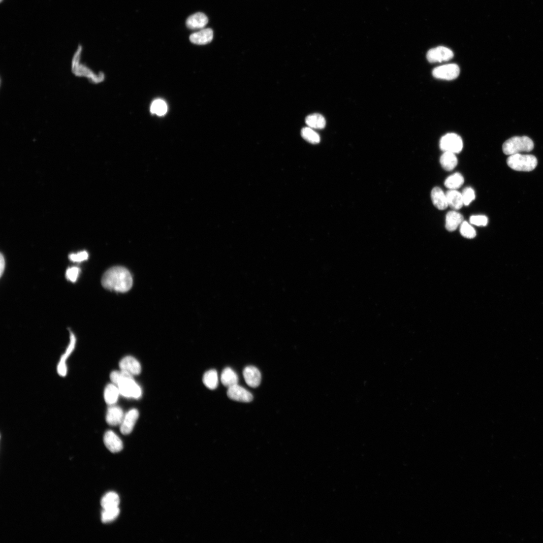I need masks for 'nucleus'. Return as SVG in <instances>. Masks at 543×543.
<instances>
[{"label":"nucleus","instance_id":"5701e85b","mask_svg":"<svg viewBox=\"0 0 543 543\" xmlns=\"http://www.w3.org/2000/svg\"><path fill=\"white\" fill-rule=\"evenodd\" d=\"M305 123L310 128L315 129H322L326 125L324 117L318 113L311 114L307 117Z\"/></svg>","mask_w":543,"mask_h":543},{"label":"nucleus","instance_id":"2eb2a0df","mask_svg":"<svg viewBox=\"0 0 543 543\" xmlns=\"http://www.w3.org/2000/svg\"><path fill=\"white\" fill-rule=\"evenodd\" d=\"M214 38V32L210 29H202L192 34L191 41L195 44L204 45L209 43Z\"/></svg>","mask_w":543,"mask_h":543},{"label":"nucleus","instance_id":"f3484780","mask_svg":"<svg viewBox=\"0 0 543 543\" xmlns=\"http://www.w3.org/2000/svg\"><path fill=\"white\" fill-rule=\"evenodd\" d=\"M431 199L434 205L439 210H445L448 206L446 193L439 187H436L433 189Z\"/></svg>","mask_w":543,"mask_h":543},{"label":"nucleus","instance_id":"e433bc0d","mask_svg":"<svg viewBox=\"0 0 543 543\" xmlns=\"http://www.w3.org/2000/svg\"><path fill=\"white\" fill-rule=\"evenodd\" d=\"M2 1H3V0H1V2H2Z\"/></svg>","mask_w":543,"mask_h":543},{"label":"nucleus","instance_id":"9d476101","mask_svg":"<svg viewBox=\"0 0 543 543\" xmlns=\"http://www.w3.org/2000/svg\"><path fill=\"white\" fill-rule=\"evenodd\" d=\"M139 416L138 411L132 409L127 413L120 425V430L124 435H128L132 431Z\"/></svg>","mask_w":543,"mask_h":543},{"label":"nucleus","instance_id":"9b49d317","mask_svg":"<svg viewBox=\"0 0 543 543\" xmlns=\"http://www.w3.org/2000/svg\"><path fill=\"white\" fill-rule=\"evenodd\" d=\"M243 376L247 384L252 388H256L261 383V372L254 366L246 367L243 371Z\"/></svg>","mask_w":543,"mask_h":543},{"label":"nucleus","instance_id":"f03ea898","mask_svg":"<svg viewBox=\"0 0 543 543\" xmlns=\"http://www.w3.org/2000/svg\"><path fill=\"white\" fill-rule=\"evenodd\" d=\"M113 384L119 388L120 394L127 398H139L142 391L135 382L133 376L126 372L113 371L110 375Z\"/></svg>","mask_w":543,"mask_h":543},{"label":"nucleus","instance_id":"dca6fc26","mask_svg":"<svg viewBox=\"0 0 543 543\" xmlns=\"http://www.w3.org/2000/svg\"><path fill=\"white\" fill-rule=\"evenodd\" d=\"M463 222V217L455 211L448 212L446 218V228L448 231L457 229Z\"/></svg>","mask_w":543,"mask_h":543},{"label":"nucleus","instance_id":"a211bd4d","mask_svg":"<svg viewBox=\"0 0 543 543\" xmlns=\"http://www.w3.org/2000/svg\"><path fill=\"white\" fill-rule=\"evenodd\" d=\"M446 195L448 206H450L452 209L459 210L464 205L462 193L456 190L448 191L446 192Z\"/></svg>","mask_w":543,"mask_h":543},{"label":"nucleus","instance_id":"412c9836","mask_svg":"<svg viewBox=\"0 0 543 543\" xmlns=\"http://www.w3.org/2000/svg\"><path fill=\"white\" fill-rule=\"evenodd\" d=\"M120 394L119 389L116 385L113 383L108 384L105 388L104 393L106 403L109 406L114 405Z\"/></svg>","mask_w":543,"mask_h":543},{"label":"nucleus","instance_id":"c756f323","mask_svg":"<svg viewBox=\"0 0 543 543\" xmlns=\"http://www.w3.org/2000/svg\"><path fill=\"white\" fill-rule=\"evenodd\" d=\"M76 344V338L72 332H70V342L66 349L65 352L61 358L60 362L66 363L68 357H69L75 349Z\"/></svg>","mask_w":543,"mask_h":543},{"label":"nucleus","instance_id":"f8f14e48","mask_svg":"<svg viewBox=\"0 0 543 543\" xmlns=\"http://www.w3.org/2000/svg\"><path fill=\"white\" fill-rule=\"evenodd\" d=\"M124 416V413L122 408L114 405L110 406L107 411L106 420L110 426H116L121 425Z\"/></svg>","mask_w":543,"mask_h":543},{"label":"nucleus","instance_id":"b1692460","mask_svg":"<svg viewBox=\"0 0 543 543\" xmlns=\"http://www.w3.org/2000/svg\"><path fill=\"white\" fill-rule=\"evenodd\" d=\"M203 382L204 385L209 389L211 390L216 389L219 384L217 371L214 369L207 371L203 376Z\"/></svg>","mask_w":543,"mask_h":543},{"label":"nucleus","instance_id":"4468645a","mask_svg":"<svg viewBox=\"0 0 543 543\" xmlns=\"http://www.w3.org/2000/svg\"><path fill=\"white\" fill-rule=\"evenodd\" d=\"M208 19L203 13L198 12L189 17L186 22L188 28L191 30H202L207 25Z\"/></svg>","mask_w":543,"mask_h":543},{"label":"nucleus","instance_id":"20e7f679","mask_svg":"<svg viewBox=\"0 0 543 543\" xmlns=\"http://www.w3.org/2000/svg\"><path fill=\"white\" fill-rule=\"evenodd\" d=\"M507 163L515 171L530 172L536 168L538 161L533 155L517 154L510 156L507 159Z\"/></svg>","mask_w":543,"mask_h":543},{"label":"nucleus","instance_id":"2f4dec72","mask_svg":"<svg viewBox=\"0 0 543 543\" xmlns=\"http://www.w3.org/2000/svg\"><path fill=\"white\" fill-rule=\"evenodd\" d=\"M70 261L75 263H81L87 260L89 258L88 253L86 251L77 253H73L68 256Z\"/></svg>","mask_w":543,"mask_h":543},{"label":"nucleus","instance_id":"6e6552de","mask_svg":"<svg viewBox=\"0 0 543 543\" xmlns=\"http://www.w3.org/2000/svg\"><path fill=\"white\" fill-rule=\"evenodd\" d=\"M228 397L231 400L243 403H250L253 400L252 394L238 384L228 388Z\"/></svg>","mask_w":543,"mask_h":543},{"label":"nucleus","instance_id":"cd10ccee","mask_svg":"<svg viewBox=\"0 0 543 543\" xmlns=\"http://www.w3.org/2000/svg\"><path fill=\"white\" fill-rule=\"evenodd\" d=\"M120 513V510L118 508L105 509L102 512L101 520L104 523H108L114 521Z\"/></svg>","mask_w":543,"mask_h":543},{"label":"nucleus","instance_id":"c85d7f7f","mask_svg":"<svg viewBox=\"0 0 543 543\" xmlns=\"http://www.w3.org/2000/svg\"><path fill=\"white\" fill-rule=\"evenodd\" d=\"M460 231L463 237L467 239H474L477 235L475 229L466 222H463L461 224Z\"/></svg>","mask_w":543,"mask_h":543},{"label":"nucleus","instance_id":"1a4fd4ad","mask_svg":"<svg viewBox=\"0 0 543 543\" xmlns=\"http://www.w3.org/2000/svg\"><path fill=\"white\" fill-rule=\"evenodd\" d=\"M104 443L108 449L113 453L121 452L124 445L122 440L114 432L107 431L104 436Z\"/></svg>","mask_w":543,"mask_h":543},{"label":"nucleus","instance_id":"c9c22d12","mask_svg":"<svg viewBox=\"0 0 543 543\" xmlns=\"http://www.w3.org/2000/svg\"><path fill=\"white\" fill-rule=\"evenodd\" d=\"M5 268V259L1 254L0 256V275L2 277Z\"/></svg>","mask_w":543,"mask_h":543},{"label":"nucleus","instance_id":"423d86ee","mask_svg":"<svg viewBox=\"0 0 543 543\" xmlns=\"http://www.w3.org/2000/svg\"><path fill=\"white\" fill-rule=\"evenodd\" d=\"M460 74V68L456 64H447L435 68L432 72L433 76L437 79L453 80L456 79Z\"/></svg>","mask_w":543,"mask_h":543},{"label":"nucleus","instance_id":"ddd939ff","mask_svg":"<svg viewBox=\"0 0 543 543\" xmlns=\"http://www.w3.org/2000/svg\"><path fill=\"white\" fill-rule=\"evenodd\" d=\"M119 366L121 371L126 372L132 376L139 375L141 371L139 362L131 356L124 358L120 362Z\"/></svg>","mask_w":543,"mask_h":543},{"label":"nucleus","instance_id":"393cba45","mask_svg":"<svg viewBox=\"0 0 543 543\" xmlns=\"http://www.w3.org/2000/svg\"><path fill=\"white\" fill-rule=\"evenodd\" d=\"M464 179L463 176L459 173H455L448 177L445 181V186L450 190H456L460 188L464 184Z\"/></svg>","mask_w":543,"mask_h":543},{"label":"nucleus","instance_id":"72a5a7b5","mask_svg":"<svg viewBox=\"0 0 543 543\" xmlns=\"http://www.w3.org/2000/svg\"><path fill=\"white\" fill-rule=\"evenodd\" d=\"M471 224L479 226H485L488 223V218L484 216H473L470 218Z\"/></svg>","mask_w":543,"mask_h":543},{"label":"nucleus","instance_id":"473e14b6","mask_svg":"<svg viewBox=\"0 0 543 543\" xmlns=\"http://www.w3.org/2000/svg\"><path fill=\"white\" fill-rule=\"evenodd\" d=\"M81 269L78 267L68 268L65 273L66 278L69 281L75 282L77 281Z\"/></svg>","mask_w":543,"mask_h":543},{"label":"nucleus","instance_id":"f704fd0d","mask_svg":"<svg viewBox=\"0 0 543 543\" xmlns=\"http://www.w3.org/2000/svg\"><path fill=\"white\" fill-rule=\"evenodd\" d=\"M57 371L61 376H65L67 372L66 363L59 362L57 367Z\"/></svg>","mask_w":543,"mask_h":543},{"label":"nucleus","instance_id":"4be33fe9","mask_svg":"<svg viewBox=\"0 0 543 543\" xmlns=\"http://www.w3.org/2000/svg\"><path fill=\"white\" fill-rule=\"evenodd\" d=\"M120 503L119 495L114 492H109L106 494L101 501V505L103 510L118 508Z\"/></svg>","mask_w":543,"mask_h":543},{"label":"nucleus","instance_id":"7c9ffc66","mask_svg":"<svg viewBox=\"0 0 543 543\" xmlns=\"http://www.w3.org/2000/svg\"><path fill=\"white\" fill-rule=\"evenodd\" d=\"M464 204L468 205L471 202L476 199V194L473 189L467 187L464 189L462 193Z\"/></svg>","mask_w":543,"mask_h":543},{"label":"nucleus","instance_id":"aec40b11","mask_svg":"<svg viewBox=\"0 0 543 543\" xmlns=\"http://www.w3.org/2000/svg\"><path fill=\"white\" fill-rule=\"evenodd\" d=\"M221 381L223 384L228 388L237 385L239 382L238 376L232 369L229 367L225 368L221 375Z\"/></svg>","mask_w":543,"mask_h":543},{"label":"nucleus","instance_id":"6ab92c4d","mask_svg":"<svg viewBox=\"0 0 543 543\" xmlns=\"http://www.w3.org/2000/svg\"><path fill=\"white\" fill-rule=\"evenodd\" d=\"M440 163L444 169L447 171H451L457 166L458 159L455 154L444 152L440 158Z\"/></svg>","mask_w":543,"mask_h":543},{"label":"nucleus","instance_id":"0eeeda50","mask_svg":"<svg viewBox=\"0 0 543 543\" xmlns=\"http://www.w3.org/2000/svg\"><path fill=\"white\" fill-rule=\"evenodd\" d=\"M454 57L453 52L446 47L440 46L430 50L427 53V58L431 63H442L451 60Z\"/></svg>","mask_w":543,"mask_h":543},{"label":"nucleus","instance_id":"39448f33","mask_svg":"<svg viewBox=\"0 0 543 543\" xmlns=\"http://www.w3.org/2000/svg\"><path fill=\"white\" fill-rule=\"evenodd\" d=\"M441 149L444 152L454 154L461 152L463 143L461 137L455 133H448L443 136L440 142Z\"/></svg>","mask_w":543,"mask_h":543},{"label":"nucleus","instance_id":"f257e3e1","mask_svg":"<svg viewBox=\"0 0 543 543\" xmlns=\"http://www.w3.org/2000/svg\"><path fill=\"white\" fill-rule=\"evenodd\" d=\"M132 277L129 271L121 266L109 269L102 279V285L105 289L117 292L128 291L132 287Z\"/></svg>","mask_w":543,"mask_h":543},{"label":"nucleus","instance_id":"a878e982","mask_svg":"<svg viewBox=\"0 0 543 543\" xmlns=\"http://www.w3.org/2000/svg\"><path fill=\"white\" fill-rule=\"evenodd\" d=\"M301 136L305 140L312 144H318L320 141L319 134L310 127L302 128Z\"/></svg>","mask_w":543,"mask_h":543},{"label":"nucleus","instance_id":"7ed1b4c3","mask_svg":"<svg viewBox=\"0 0 543 543\" xmlns=\"http://www.w3.org/2000/svg\"><path fill=\"white\" fill-rule=\"evenodd\" d=\"M534 144L528 136H514L504 144L503 150L507 155H512L522 152H530L533 150Z\"/></svg>","mask_w":543,"mask_h":543},{"label":"nucleus","instance_id":"bb28decb","mask_svg":"<svg viewBox=\"0 0 543 543\" xmlns=\"http://www.w3.org/2000/svg\"><path fill=\"white\" fill-rule=\"evenodd\" d=\"M168 111V106L166 102L161 99H157L152 104L151 112L153 114L159 116H163Z\"/></svg>","mask_w":543,"mask_h":543}]
</instances>
